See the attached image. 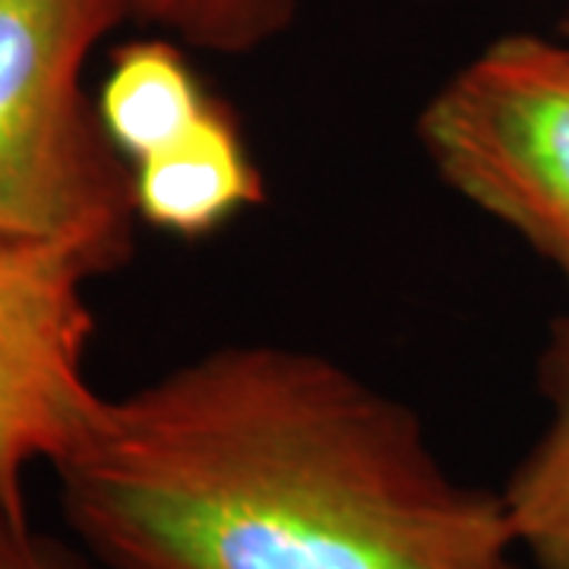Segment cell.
<instances>
[{
	"mask_svg": "<svg viewBox=\"0 0 569 569\" xmlns=\"http://www.w3.org/2000/svg\"><path fill=\"white\" fill-rule=\"evenodd\" d=\"M137 219L187 241L219 231L263 200V178L234 118L212 104L149 159L130 164Z\"/></svg>",
	"mask_w": 569,
	"mask_h": 569,
	"instance_id": "obj_5",
	"label": "cell"
},
{
	"mask_svg": "<svg viewBox=\"0 0 569 569\" xmlns=\"http://www.w3.org/2000/svg\"><path fill=\"white\" fill-rule=\"evenodd\" d=\"M99 269L48 244L0 241V512L29 516L26 481L58 468L104 396L89 380Z\"/></svg>",
	"mask_w": 569,
	"mask_h": 569,
	"instance_id": "obj_4",
	"label": "cell"
},
{
	"mask_svg": "<svg viewBox=\"0 0 569 569\" xmlns=\"http://www.w3.org/2000/svg\"><path fill=\"white\" fill-rule=\"evenodd\" d=\"M0 569H92L77 550L48 538L29 516L0 512Z\"/></svg>",
	"mask_w": 569,
	"mask_h": 569,
	"instance_id": "obj_9",
	"label": "cell"
},
{
	"mask_svg": "<svg viewBox=\"0 0 569 569\" xmlns=\"http://www.w3.org/2000/svg\"><path fill=\"white\" fill-rule=\"evenodd\" d=\"M550 425L509 475L500 500L522 560L569 569V317L557 320L545 351Z\"/></svg>",
	"mask_w": 569,
	"mask_h": 569,
	"instance_id": "obj_6",
	"label": "cell"
},
{
	"mask_svg": "<svg viewBox=\"0 0 569 569\" xmlns=\"http://www.w3.org/2000/svg\"><path fill=\"white\" fill-rule=\"evenodd\" d=\"M127 0H0V241L63 247L99 276L127 263L130 164L82 92Z\"/></svg>",
	"mask_w": 569,
	"mask_h": 569,
	"instance_id": "obj_2",
	"label": "cell"
},
{
	"mask_svg": "<svg viewBox=\"0 0 569 569\" xmlns=\"http://www.w3.org/2000/svg\"><path fill=\"white\" fill-rule=\"evenodd\" d=\"M212 104L178 48L137 41L114 54L96 111L123 162L137 164L187 133Z\"/></svg>",
	"mask_w": 569,
	"mask_h": 569,
	"instance_id": "obj_7",
	"label": "cell"
},
{
	"mask_svg": "<svg viewBox=\"0 0 569 569\" xmlns=\"http://www.w3.org/2000/svg\"><path fill=\"white\" fill-rule=\"evenodd\" d=\"M567 7V20H563V29H567V41H569V0H560Z\"/></svg>",
	"mask_w": 569,
	"mask_h": 569,
	"instance_id": "obj_10",
	"label": "cell"
},
{
	"mask_svg": "<svg viewBox=\"0 0 569 569\" xmlns=\"http://www.w3.org/2000/svg\"><path fill=\"white\" fill-rule=\"evenodd\" d=\"M418 142L452 193L519 234L569 288V41H490L427 99Z\"/></svg>",
	"mask_w": 569,
	"mask_h": 569,
	"instance_id": "obj_3",
	"label": "cell"
},
{
	"mask_svg": "<svg viewBox=\"0 0 569 569\" xmlns=\"http://www.w3.org/2000/svg\"><path fill=\"white\" fill-rule=\"evenodd\" d=\"M127 7L130 17L219 54L263 48L298 13V0H127Z\"/></svg>",
	"mask_w": 569,
	"mask_h": 569,
	"instance_id": "obj_8",
	"label": "cell"
},
{
	"mask_svg": "<svg viewBox=\"0 0 569 569\" xmlns=\"http://www.w3.org/2000/svg\"><path fill=\"white\" fill-rule=\"evenodd\" d=\"M54 471L104 569H522L500 493L459 481L406 402L307 348H212L104 396Z\"/></svg>",
	"mask_w": 569,
	"mask_h": 569,
	"instance_id": "obj_1",
	"label": "cell"
}]
</instances>
